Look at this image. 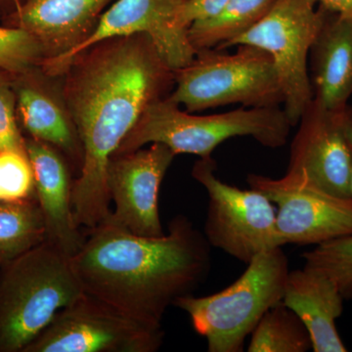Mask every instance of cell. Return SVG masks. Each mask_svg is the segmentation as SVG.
<instances>
[{
  "label": "cell",
  "mask_w": 352,
  "mask_h": 352,
  "mask_svg": "<svg viewBox=\"0 0 352 352\" xmlns=\"http://www.w3.org/2000/svg\"><path fill=\"white\" fill-rule=\"evenodd\" d=\"M62 94L82 143L74 182L78 226L94 228L110 214L107 168L146 109L170 96L175 71L147 34L106 39L72 60Z\"/></svg>",
  "instance_id": "obj_1"
},
{
  "label": "cell",
  "mask_w": 352,
  "mask_h": 352,
  "mask_svg": "<svg viewBox=\"0 0 352 352\" xmlns=\"http://www.w3.org/2000/svg\"><path fill=\"white\" fill-rule=\"evenodd\" d=\"M72 258L82 291L154 328L168 308L194 292L212 268L210 245L184 215L161 237L127 232L109 222L85 229Z\"/></svg>",
  "instance_id": "obj_2"
},
{
  "label": "cell",
  "mask_w": 352,
  "mask_h": 352,
  "mask_svg": "<svg viewBox=\"0 0 352 352\" xmlns=\"http://www.w3.org/2000/svg\"><path fill=\"white\" fill-rule=\"evenodd\" d=\"M83 293L72 258L48 241L0 266V352H23Z\"/></svg>",
  "instance_id": "obj_3"
},
{
  "label": "cell",
  "mask_w": 352,
  "mask_h": 352,
  "mask_svg": "<svg viewBox=\"0 0 352 352\" xmlns=\"http://www.w3.org/2000/svg\"><path fill=\"white\" fill-rule=\"evenodd\" d=\"M292 127L281 106L241 107L230 112L199 116L180 110L179 105L168 96L146 109L115 155L136 151L150 143H162L176 156L210 157L224 141L245 136L264 147L280 148L288 141Z\"/></svg>",
  "instance_id": "obj_4"
},
{
  "label": "cell",
  "mask_w": 352,
  "mask_h": 352,
  "mask_svg": "<svg viewBox=\"0 0 352 352\" xmlns=\"http://www.w3.org/2000/svg\"><path fill=\"white\" fill-rule=\"evenodd\" d=\"M289 272L282 247L267 250L227 288L210 296H183L175 307L189 315L195 332L207 340L208 352H242L263 315L283 302Z\"/></svg>",
  "instance_id": "obj_5"
},
{
  "label": "cell",
  "mask_w": 352,
  "mask_h": 352,
  "mask_svg": "<svg viewBox=\"0 0 352 352\" xmlns=\"http://www.w3.org/2000/svg\"><path fill=\"white\" fill-rule=\"evenodd\" d=\"M224 50L197 51L191 63L175 71L168 96L187 112L240 104L242 107H274L284 94L270 55L252 45Z\"/></svg>",
  "instance_id": "obj_6"
},
{
  "label": "cell",
  "mask_w": 352,
  "mask_h": 352,
  "mask_svg": "<svg viewBox=\"0 0 352 352\" xmlns=\"http://www.w3.org/2000/svg\"><path fill=\"white\" fill-rule=\"evenodd\" d=\"M328 12L316 0H276L258 24L226 48L245 44L270 55L283 90V108L293 127L314 99L308 59Z\"/></svg>",
  "instance_id": "obj_7"
},
{
  "label": "cell",
  "mask_w": 352,
  "mask_h": 352,
  "mask_svg": "<svg viewBox=\"0 0 352 352\" xmlns=\"http://www.w3.org/2000/svg\"><path fill=\"white\" fill-rule=\"evenodd\" d=\"M212 157H200L192 176L207 190L208 208L205 235L217 248L241 263L249 264L258 254L283 247L272 201L256 189L242 190L215 175Z\"/></svg>",
  "instance_id": "obj_8"
},
{
  "label": "cell",
  "mask_w": 352,
  "mask_h": 352,
  "mask_svg": "<svg viewBox=\"0 0 352 352\" xmlns=\"http://www.w3.org/2000/svg\"><path fill=\"white\" fill-rule=\"evenodd\" d=\"M164 339L163 328L83 292L23 352H155Z\"/></svg>",
  "instance_id": "obj_9"
},
{
  "label": "cell",
  "mask_w": 352,
  "mask_h": 352,
  "mask_svg": "<svg viewBox=\"0 0 352 352\" xmlns=\"http://www.w3.org/2000/svg\"><path fill=\"white\" fill-rule=\"evenodd\" d=\"M185 0H117L104 11L88 38L61 56L41 61V69L50 76L64 75L74 58L88 48L113 38L147 34L166 63L173 71L191 63L196 50L188 30L178 25V14Z\"/></svg>",
  "instance_id": "obj_10"
},
{
  "label": "cell",
  "mask_w": 352,
  "mask_h": 352,
  "mask_svg": "<svg viewBox=\"0 0 352 352\" xmlns=\"http://www.w3.org/2000/svg\"><path fill=\"white\" fill-rule=\"evenodd\" d=\"M251 188L277 205L276 226L287 244L320 245L352 234V199L340 198L295 176L248 175Z\"/></svg>",
  "instance_id": "obj_11"
},
{
  "label": "cell",
  "mask_w": 352,
  "mask_h": 352,
  "mask_svg": "<svg viewBox=\"0 0 352 352\" xmlns=\"http://www.w3.org/2000/svg\"><path fill=\"white\" fill-rule=\"evenodd\" d=\"M176 155L168 146L115 155L107 168V188L113 210L104 221L144 237L164 235L159 214V192Z\"/></svg>",
  "instance_id": "obj_12"
},
{
  "label": "cell",
  "mask_w": 352,
  "mask_h": 352,
  "mask_svg": "<svg viewBox=\"0 0 352 352\" xmlns=\"http://www.w3.org/2000/svg\"><path fill=\"white\" fill-rule=\"evenodd\" d=\"M344 112L328 110L314 97L296 124L286 175L332 195L352 199V154Z\"/></svg>",
  "instance_id": "obj_13"
},
{
  "label": "cell",
  "mask_w": 352,
  "mask_h": 352,
  "mask_svg": "<svg viewBox=\"0 0 352 352\" xmlns=\"http://www.w3.org/2000/svg\"><path fill=\"white\" fill-rule=\"evenodd\" d=\"M25 148L45 223L46 241L72 258L82 248L85 232L74 214V182L68 160L56 148L34 138H25Z\"/></svg>",
  "instance_id": "obj_14"
},
{
  "label": "cell",
  "mask_w": 352,
  "mask_h": 352,
  "mask_svg": "<svg viewBox=\"0 0 352 352\" xmlns=\"http://www.w3.org/2000/svg\"><path fill=\"white\" fill-rule=\"evenodd\" d=\"M112 0H25L10 14L12 27L32 34L43 60L61 56L88 38Z\"/></svg>",
  "instance_id": "obj_15"
},
{
  "label": "cell",
  "mask_w": 352,
  "mask_h": 352,
  "mask_svg": "<svg viewBox=\"0 0 352 352\" xmlns=\"http://www.w3.org/2000/svg\"><path fill=\"white\" fill-rule=\"evenodd\" d=\"M14 76L17 115L32 138L43 141L62 153L82 168V143L72 120L63 94L46 82L47 75L39 67Z\"/></svg>",
  "instance_id": "obj_16"
},
{
  "label": "cell",
  "mask_w": 352,
  "mask_h": 352,
  "mask_svg": "<svg viewBox=\"0 0 352 352\" xmlns=\"http://www.w3.org/2000/svg\"><path fill=\"white\" fill-rule=\"evenodd\" d=\"M344 298L332 280L303 266L289 271L283 302L305 324L314 352H346L337 329Z\"/></svg>",
  "instance_id": "obj_17"
},
{
  "label": "cell",
  "mask_w": 352,
  "mask_h": 352,
  "mask_svg": "<svg viewBox=\"0 0 352 352\" xmlns=\"http://www.w3.org/2000/svg\"><path fill=\"white\" fill-rule=\"evenodd\" d=\"M314 97L342 113L352 96V19L328 12L309 53Z\"/></svg>",
  "instance_id": "obj_18"
},
{
  "label": "cell",
  "mask_w": 352,
  "mask_h": 352,
  "mask_svg": "<svg viewBox=\"0 0 352 352\" xmlns=\"http://www.w3.org/2000/svg\"><path fill=\"white\" fill-rule=\"evenodd\" d=\"M276 0H229L212 17L190 25V43L197 51L226 50L228 44L251 30L270 12Z\"/></svg>",
  "instance_id": "obj_19"
},
{
  "label": "cell",
  "mask_w": 352,
  "mask_h": 352,
  "mask_svg": "<svg viewBox=\"0 0 352 352\" xmlns=\"http://www.w3.org/2000/svg\"><path fill=\"white\" fill-rule=\"evenodd\" d=\"M45 240V223L36 198L0 201V266L20 258Z\"/></svg>",
  "instance_id": "obj_20"
},
{
  "label": "cell",
  "mask_w": 352,
  "mask_h": 352,
  "mask_svg": "<svg viewBox=\"0 0 352 352\" xmlns=\"http://www.w3.org/2000/svg\"><path fill=\"white\" fill-rule=\"evenodd\" d=\"M251 335L249 352H307L312 349L305 324L283 302L263 315Z\"/></svg>",
  "instance_id": "obj_21"
},
{
  "label": "cell",
  "mask_w": 352,
  "mask_h": 352,
  "mask_svg": "<svg viewBox=\"0 0 352 352\" xmlns=\"http://www.w3.org/2000/svg\"><path fill=\"white\" fill-rule=\"evenodd\" d=\"M302 258L305 267L330 278L344 300L352 298V234L317 245Z\"/></svg>",
  "instance_id": "obj_22"
},
{
  "label": "cell",
  "mask_w": 352,
  "mask_h": 352,
  "mask_svg": "<svg viewBox=\"0 0 352 352\" xmlns=\"http://www.w3.org/2000/svg\"><path fill=\"white\" fill-rule=\"evenodd\" d=\"M41 44L29 32L18 27H0V68L18 76L41 66Z\"/></svg>",
  "instance_id": "obj_23"
},
{
  "label": "cell",
  "mask_w": 352,
  "mask_h": 352,
  "mask_svg": "<svg viewBox=\"0 0 352 352\" xmlns=\"http://www.w3.org/2000/svg\"><path fill=\"white\" fill-rule=\"evenodd\" d=\"M36 198L34 171L28 155L0 151V201Z\"/></svg>",
  "instance_id": "obj_24"
},
{
  "label": "cell",
  "mask_w": 352,
  "mask_h": 352,
  "mask_svg": "<svg viewBox=\"0 0 352 352\" xmlns=\"http://www.w3.org/2000/svg\"><path fill=\"white\" fill-rule=\"evenodd\" d=\"M0 151L27 154L25 138L18 126L14 76L0 68Z\"/></svg>",
  "instance_id": "obj_25"
},
{
  "label": "cell",
  "mask_w": 352,
  "mask_h": 352,
  "mask_svg": "<svg viewBox=\"0 0 352 352\" xmlns=\"http://www.w3.org/2000/svg\"><path fill=\"white\" fill-rule=\"evenodd\" d=\"M229 0H185L178 14V25L188 30L197 21L207 19L219 12Z\"/></svg>",
  "instance_id": "obj_26"
},
{
  "label": "cell",
  "mask_w": 352,
  "mask_h": 352,
  "mask_svg": "<svg viewBox=\"0 0 352 352\" xmlns=\"http://www.w3.org/2000/svg\"><path fill=\"white\" fill-rule=\"evenodd\" d=\"M329 12L352 19V0H316Z\"/></svg>",
  "instance_id": "obj_27"
},
{
  "label": "cell",
  "mask_w": 352,
  "mask_h": 352,
  "mask_svg": "<svg viewBox=\"0 0 352 352\" xmlns=\"http://www.w3.org/2000/svg\"><path fill=\"white\" fill-rule=\"evenodd\" d=\"M344 124L346 129L347 138L351 145L352 154V105L347 106L344 112ZM351 197H352V166H351Z\"/></svg>",
  "instance_id": "obj_28"
},
{
  "label": "cell",
  "mask_w": 352,
  "mask_h": 352,
  "mask_svg": "<svg viewBox=\"0 0 352 352\" xmlns=\"http://www.w3.org/2000/svg\"><path fill=\"white\" fill-rule=\"evenodd\" d=\"M21 3H22L21 0H0V9L11 8V13H12Z\"/></svg>",
  "instance_id": "obj_29"
}]
</instances>
